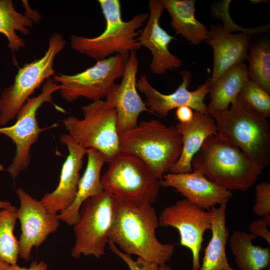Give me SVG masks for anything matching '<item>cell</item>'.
I'll return each instance as SVG.
<instances>
[{"label":"cell","instance_id":"cell-1","mask_svg":"<svg viewBox=\"0 0 270 270\" xmlns=\"http://www.w3.org/2000/svg\"><path fill=\"white\" fill-rule=\"evenodd\" d=\"M158 217L152 204L136 206L118 202L108 242L124 252L159 266L170 259L174 246L162 244L156 235Z\"/></svg>","mask_w":270,"mask_h":270},{"label":"cell","instance_id":"cell-2","mask_svg":"<svg viewBox=\"0 0 270 270\" xmlns=\"http://www.w3.org/2000/svg\"><path fill=\"white\" fill-rule=\"evenodd\" d=\"M191 164L192 171L232 192L248 190L264 170L218 133L206 139Z\"/></svg>","mask_w":270,"mask_h":270},{"label":"cell","instance_id":"cell-3","mask_svg":"<svg viewBox=\"0 0 270 270\" xmlns=\"http://www.w3.org/2000/svg\"><path fill=\"white\" fill-rule=\"evenodd\" d=\"M120 153L142 160L161 180L178 160L182 138L176 126H168L157 120H144L119 134Z\"/></svg>","mask_w":270,"mask_h":270},{"label":"cell","instance_id":"cell-4","mask_svg":"<svg viewBox=\"0 0 270 270\" xmlns=\"http://www.w3.org/2000/svg\"><path fill=\"white\" fill-rule=\"evenodd\" d=\"M106 20V28L99 36L92 38L72 34L70 44L78 52L96 61L120 54L128 59L132 52L140 48L137 40L142 27L148 19V13L137 14L130 20H122L118 0H98Z\"/></svg>","mask_w":270,"mask_h":270},{"label":"cell","instance_id":"cell-5","mask_svg":"<svg viewBox=\"0 0 270 270\" xmlns=\"http://www.w3.org/2000/svg\"><path fill=\"white\" fill-rule=\"evenodd\" d=\"M119 84H114L106 98L82 107L84 118L63 120L68 134L84 148L99 152L108 163L119 154V133L116 100Z\"/></svg>","mask_w":270,"mask_h":270},{"label":"cell","instance_id":"cell-6","mask_svg":"<svg viewBox=\"0 0 270 270\" xmlns=\"http://www.w3.org/2000/svg\"><path fill=\"white\" fill-rule=\"evenodd\" d=\"M218 134L263 169L270 164V127L238 96L227 110L208 112Z\"/></svg>","mask_w":270,"mask_h":270},{"label":"cell","instance_id":"cell-7","mask_svg":"<svg viewBox=\"0 0 270 270\" xmlns=\"http://www.w3.org/2000/svg\"><path fill=\"white\" fill-rule=\"evenodd\" d=\"M101 178L104 190L119 201L136 206L152 204L161 186L148 166L132 155L120 153Z\"/></svg>","mask_w":270,"mask_h":270},{"label":"cell","instance_id":"cell-8","mask_svg":"<svg viewBox=\"0 0 270 270\" xmlns=\"http://www.w3.org/2000/svg\"><path fill=\"white\" fill-rule=\"evenodd\" d=\"M119 200L110 193L102 194L87 199L82 204L80 218L74 226L75 242L72 256L76 258L105 254V248Z\"/></svg>","mask_w":270,"mask_h":270},{"label":"cell","instance_id":"cell-9","mask_svg":"<svg viewBox=\"0 0 270 270\" xmlns=\"http://www.w3.org/2000/svg\"><path fill=\"white\" fill-rule=\"evenodd\" d=\"M66 44L62 35L52 34L49 38L48 48L44 55L38 60L26 63L18 70L14 83L4 88L0 96V126H4L16 118L35 90L45 80L54 75V60Z\"/></svg>","mask_w":270,"mask_h":270},{"label":"cell","instance_id":"cell-10","mask_svg":"<svg viewBox=\"0 0 270 270\" xmlns=\"http://www.w3.org/2000/svg\"><path fill=\"white\" fill-rule=\"evenodd\" d=\"M62 86L52 78H48L42 86L41 92L36 96L28 98L16 116L12 126L0 128V134L10 138L15 144V155L7 172L13 178H16L26 169L30 162V150L38 140L40 133L55 126L40 128L36 116L38 108L45 102H50L58 110L61 108L52 101V94Z\"/></svg>","mask_w":270,"mask_h":270},{"label":"cell","instance_id":"cell-11","mask_svg":"<svg viewBox=\"0 0 270 270\" xmlns=\"http://www.w3.org/2000/svg\"><path fill=\"white\" fill-rule=\"evenodd\" d=\"M126 60L115 54L73 75L55 74L52 80L62 86L60 95L67 102L80 97L92 102L101 100L106 98L115 81L122 78Z\"/></svg>","mask_w":270,"mask_h":270},{"label":"cell","instance_id":"cell-12","mask_svg":"<svg viewBox=\"0 0 270 270\" xmlns=\"http://www.w3.org/2000/svg\"><path fill=\"white\" fill-rule=\"evenodd\" d=\"M212 220L210 210L206 212L186 198L164 208L158 217L159 225L176 229L180 244L190 250L192 270H200L204 236L207 230H210Z\"/></svg>","mask_w":270,"mask_h":270},{"label":"cell","instance_id":"cell-13","mask_svg":"<svg viewBox=\"0 0 270 270\" xmlns=\"http://www.w3.org/2000/svg\"><path fill=\"white\" fill-rule=\"evenodd\" d=\"M16 194L20 202L16 213L21 228L19 256L28 260L32 248H38L50 234L56 232L60 220L56 213L48 212L40 201L23 188H18Z\"/></svg>","mask_w":270,"mask_h":270},{"label":"cell","instance_id":"cell-14","mask_svg":"<svg viewBox=\"0 0 270 270\" xmlns=\"http://www.w3.org/2000/svg\"><path fill=\"white\" fill-rule=\"evenodd\" d=\"M180 73L182 78L181 84L174 92L169 94L160 92L150 84L145 74L140 76L136 80V88L138 92L144 94L145 103L150 112L164 118L172 110L187 106L194 110L208 113L204 100L210 90V78L197 90L190 91L188 87L191 82L192 74L185 70Z\"/></svg>","mask_w":270,"mask_h":270},{"label":"cell","instance_id":"cell-15","mask_svg":"<svg viewBox=\"0 0 270 270\" xmlns=\"http://www.w3.org/2000/svg\"><path fill=\"white\" fill-rule=\"evenodd\" d=\"M60 140L66 146L68 152L62 168L60 182L52 192L46 193L40 200L50 213L60 212L74 202L83 159L91 150L80 146L68 134L62 135Z\"/></svg>","mask_w":270,"mask_h":270},{"label":"cell","instance_id":"cell-16","mask_svg":"<svg viewBox=\"0 0 270 270\" xmlns=\"http://www.w3.org/2000/svg\"><path fill=\"white\" fill-rule=\"evenodd\" d=\"M150 14L147 23L137 38L141 46L148 48L152 59L149 66L155 74L164 75L167 70L180 68L182 62L168 50L169 44L174 38L163 29L160 24L164 10L162 0H150L148 2Z\"/></svg>","mask_w":270,"mask_h":270},{"label":"cell","instance_id":"cell-17","mask_svg":"<svg viewBox=\"0 0 270 270\" xmlns=\"http://www.w3.org/2000/svg\"><path fill=\"white\" fill-rule=\"evenodd\" d=\"M161 186L172 188L186 199L202 209L210 210L217 205L227 204L232 192L216 184L197 172L165 174Z\"/></svg>","mask_w":270,"mask_h":270},{"label":"cell","instance_id":"cell-18","mask_svg":"<svg viewBox=\"0 0 270 270\" xmlns=\"http://www.w3.org/2000/svg\"><path fill=\"white\" fill-rule=\"evenodd\" d=\"M227 24L213 25L206 40L213 50L214 68L212 83L234 66L248 60L250 32L232 34Z\"/></svg>","mask_w":270,"mask_h":270},{"label":"cell","instance_id":"cell-19","mask_svg":"<svg viewBox=\"0 0 270 270\" xmlns=\"http://www.w3.org/2000/svg\"><path fill=\"white\" fill-rule=\"evenodd\" d=\"M138 68V60L136 52H132L126 60L116 100L119 134L136 126L142 112H150L136 88Z\"/></svg>","mask_w":270,"mask_h":270},{"label":"cell","instance_id":"cell-20","mask_svg":"<svg viewBox=\"0 0 270 270\" xmlns=\"http://www.w3.org/2000/svg\"><path fill=\"white\" fill-rule=\"evenodd\" d=\"M176 127L182 136V148L178 160L168 172H191L193 157L207 138L218 133L216 125L209 113L194 110L191 121L184 123L178 122Z\"/></svg>","mask_w":270,"mask_h":270},{"label":"cell","instance_id":"cell-21","mask_svg":"<svg viewBox=\"0 0 270 270\" xmlns=\"http://www.w3.org/2000/svg\"><path fill=\"white\" fill-rule=\"evenodd\" d=\"M86 170L80 178L75 200L67 209L60 212L58 216L68 226H74L80 218V211L83 203L88 198L98 195L104 191L100 173L106 160L98 151L91 149L87 154Z\"/></svg>","mask_w":270,"mask_h":270},{"label":"cell","instance_id":"cell-22","mask_svg":"<svg viewBox=\"0 0 270 270\" xmlns=\"http://www.w3.org/2000/svg\"><path fill=\"white\" fill-rule=\"evenodd\" d=\"M227 204L212 208V236L206 246L200 270H235L230 265L226 245L230 232L226 226Z\"/></svg>","mask_w":270,"mask_h":270},{"label":"cell","instance_id":"cell-23","mask_svg":"<svg viewBox=\"0 0 270 270\" xmlns=\"http://www.w3.org/2000/svg\"><path fill=\"white\" fill-rule=\"evenodd\" d=\"M171 17L170 26L177 34L198 45L206 41L208 30L195 16L194 0H162Z\"/></svg>","mask_w":270,"mask_h":270},{"label":"cell","instance_id":"cell-24","mask_svg":"<svg viewBox=\"0 0 270 270\" xmlns=\"http://www.w3.org/2000/svg\"><path fill=\"white\" fill-rule=\"evenodd\" d=\"M248 80V67L244 62L236 64L223 73L212 83L208 112L228 109Z\"/></svg>","mask_w":270,"mask_h":270},{"label":"cell","instance_id":"cell-25","mask_svg":"<svg viewBox=\"0 0 270 270\" xmlns=\"http://www.w3.org/2000/svg\"><path fill=\"white\" fill-rule=\"evenodd\" d=\"M257 238L251 233L234 231L230 237V246L238 268L240 270H262L270 268V246H254Z\"/></svg>","mask_w":270,"mask_h":270},{"label":"cell","instance_id":"cell-26","mask_svg":"<svg viewBox=\"0 0 270 270\" xmlns=\"http://www.w3.org/2000/svg\"><path fill=\"white\" fill-rule=\"evenodd\" d=\"M33 18L18 12L12 0H0V33L7 38L8 47L13 54L25 46L24 40L16 32L24 35L29 34V28L33 26Z\"/></svg>","mask_w":270,"mask_h":270},{"label":"cell","instance_id":"cell-27","mask_svg":"<svg viewBox=\"0 0 270 270\" xmlns=\"http://www.w3.org/2000/svg\"><path fill=\"white\" fill-rule=\"evenodd\" d=\"M18 208L12 205L0 210V261L16 264L19 256L18 241L14 234Z\"/></svg>","mask_w":270,"mask_h":270},{"label":"cell","instance_id":"cell-28","mask_svg":"<svg viewBox=\"0 0 270 270\" xmlns=\"http://www.w3.org/2000/svg\"><path fill=\"white\" fill-rule=\"evenodd\" d=\"M249 80L270 94V46L268 40L254 44L248 56Z\"/></svg>","mask_w":270,"mask_h":270},{"label":"cell","instance_id":"cell-29","mask_svg":"<svg viewBox=\"0 0 270 270\" xmlns=\"http://www.w3.org/2000/svg\"><path fill=\"white\" fill-rule=\"evenodd\" d=\"M238 97L252 112L266 118L270 116V94L254 82L248 80Z\"/></svg>","mask_w":270,"mask_h":270},{"label":"cell","instance_id":"cell-30","mask_svg":"<svg viewBox=\"0 0 270 270\" xmlns=\"http://www.w3.org/2000/svg\"><path fill=\"white\" fill-rule=\"evenodd\" d=\"M254 214L260 217L270 215V184L263 182L255 186Z\"/></svg>","mask_w":270,"mask_h":270},{"label":"cell","instance_id":"cell-31","mask_svg":"<svg viewBox=\"0 0 270 270\" xmlns=\"http://www.w3.org/2000/svg\"><path fill=\"white\" fill-rule=\"evenodd\" d=\"M108 244L112 252L124 262L130 270H160V266L158 264L149 262L140 257L134 260L131 255L122 252L114 244Z\"/></svg>","mask_w":270,"mask_h":270},{"label":"cell","instance_id":"cell-32","mask_svg":"<svg viewBox=\"0 0 270 270\" xmlns=\"http://www.w3.org/2000/svg\"><path fill=\"white\" fill-rule=\"evenodd\" d=\"M270 215L261 217L251 222L249 230L251 234L264 239L270 244Z\"/></svg>","mask_w":270,"mask_h":270},{"label":"cell","instance_id":"cell-33","mask_svg":"<svg viewBox=\"0 0 270 270\" xmlns=\"http://www.w3.org/2000/svg\"><path fill=\"white\" fill-rule=\"evenodd\" d=\"M176 116L180 122H188L194 116V110L188 106H184L176 108Z\"/></svg>","mask_w":270,"mask_h":270},{"label":"cell","instance_id":"cell-34","mask_svg":"<svg viewBox=\"0 0 270 270\" xmlns=\"http://www.w3.org/2000/svg\"><path fill=\"white\" fill-rule=\"evenodd\" d=\"M8 270H48L46 263L44 261L38 262H32L30 265L29 268L20 267L16 264L8 265Z\"/></svg>","mask_w":270,"mask_h":270},{"label":"cell","instance_id":"cell-35","mask_svg":"<svg viewBox=\"0 0 270 270\" xmlns=\"http://www.w3.org/2000/svg\"><path fill=\"white\" fill-rule=\"evenodd\" d=\"M11 206V204L7 201L0 200V210L8 208Z\"/></svg>","mask_w":270,"mask_h":270},{"label":"cell","instance_id":"cell-36","mask_svg":"<svg viewBox=\"0 0 270 270\" xmlns=\"http://www.w3.org/2000/svg\"><path fill=\"white\" fill-rule=\"evenodd\" d=\"M9 264L0 261V270H8V268Z\"/></svg>","mask_w":270,"mask_h":270},{"label":"cell","instance_id":"cell-37","mask_svg":"<svg viewBox=\"0 0 270 270\" xmlns=\"http://www.w3.org/2000/svg\"><path fill=\"white\" fill-rule=\"evenodd\" d=\"M160 270H172V268L171 266L166 264L160 266Z\"/></svg>","mask_w":270,"mask_h":270},{"label":"cell","instance_id":"cell-38","mask_svg":"<svg viewBox=\"0 0 270 270\" xmlns=\"http://www.w3.org/2000/svg\"><path fill=\"white\" fill-rule=\"evenodd\" d=\"M267 270H270V268H268Z\"/></svg>","mask_w":270,"mask_h":270}]
</instances>
